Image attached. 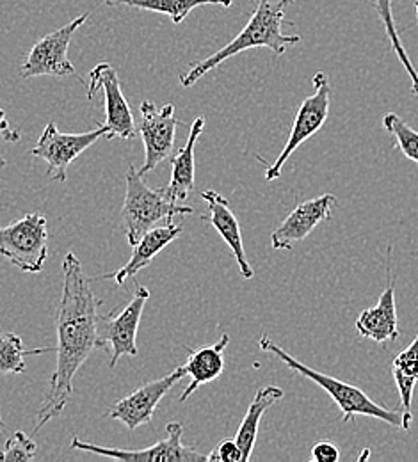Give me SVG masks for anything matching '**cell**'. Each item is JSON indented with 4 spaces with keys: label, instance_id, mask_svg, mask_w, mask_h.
<instances>
[{
    "label": "cell",
    "instance_id": "1",
    "mask_svg": "<svg viewBox=\"0 0 418 462\" xmlns=\"http://www.w3.org/2000/svg\"><path fill=\"white\" fill-rule=\"evenodd\" d=\"M98 306L102 300L95 297L91 280L84 274L82 263L75 253H68L62 260V290L56 313L58 331V363L51 379L47 399L38 411L34 434L51 420L60 416L73 395V379L98 342Z\"/></svg>",
    "mask_w": 418,
    "mask_h": 462
},
{
    "label": "cell",
    "instance_id": "2",
    "mask_svg": "<svg viewBox=\"0 0 418 462\" xmlns=\"http://www.w3.org/2000/svg\"><path fill=\"white\" fill-rule=\"evenodd\" d=\"M294 0H258V5L255 7L251 18L247 20L246 27L239 34L223 49L214 52L203 60H198L190 66L189 71L180 75L181 88L194 86L203 75L223 64L227 59L234 58L251 49H267L276 56H283L289 47H294L301 43L299 34H285V9Z\"/></svg>",
    "mask_w": 418,
    "mask_h": 462
},
{
    "label": "cell",
    "instance_id": "3",
    "mask_svg": "<svg viewBox=\"0 0 418 462\" xmlns=\"http://www.w3.org/2000/svg\"><path fill=\"white\" fill-rule=\"evenodd\" d=\"M126 190H125V201L121 208V221L125 235L130 245H135L146 233L157 226L172 225L173 217L177 216H190L194 214L192 207H187L183 203H175L170 194L164 189H150L143 174L128 166L126 174Z\"/></svg>",
    "mask_w": 418,
    "mask_h": 462
},
{
    "label": "cell",
    "instance_id": "4",
    "mask_svg": "<svg viewBox=\"0 0 418 462\" xmlns=\"http://www.w3.org/2000/svg\"><path fill=\"white\" fill-rule=\"evenodd\" d=\"M258 346H260V350L269 352L274 357H278L280 361H283L287 365V368L298 372L302 377H306L311 383H315L317 386H320L333 399V402L339 405V409L342 411V420L346 423L355 421L357 416H370V418L381 420L395 429H403V412L376 404L363 390H359L357 386H353L349 383H342L331 375H326L322 372H317V370L306 366L294 356H291L285 348H282L276 342H273L269 335H262L258 340Z\"/></svg>",
    "mask_w": 418,
    "mask_h": 462
},
{
    "label": "cell",
    "instance_id": "5",
    "mask_svg": "<svg viewBox=\"0 0 418 462\" xmlns=\"http://www.w3.org/2000/svg\"><path fill=\"white\" fill-rule=\"evenodd\" d=\"M0 254L22 273H42L49 256V230L45 216L27 214L20 221L2 226Z\"/></svg>",
    "mask_w": 418,
    "mask_h": 462
},
{
    "label": "cell",
    "instance_id": "6",
    "mask_svg": "<svg viewBox=\"0 0 418 462\" xmlns=\"http://www.w3.org/2000/svg\"><path fill=\"white\" fill-rule=\"evenodd\" d=\"M311 82H313V93L308 98H304L302 104L299 106L298 115L293 123V130L289 134V139H287L282 153L265 171L267 181L280 178L287 161L296 153V150L304 141H308L313 134H317L324 126V123L330 116L331 86H330L328 75L324 71H317L313 75Z\"/></svg>",
    "mask_w": 418,
    "mask_h": 462
},
{
    "label": "cell",
    "instance_id": "7",
    "mask_svg": "<svg viewBox=\"0 0 418 462\" xmlns=\"http://www.w3.org/2000/svg\"><path fill=\"white\" fill-rule=\"evenodd\" d=\"M89 14L84 13L75 20L68 22L58 31L43 36L27 54L20 68V75L23 79H36V77H75L80 79L75 66L68 59V49L71 43L73 34L88 22Z\"/></svg>",
    "mask_w": 418,
    "mask_h": 462
},
{
    "label": "cell",
    "instance_id": "8",
    "mask_svg": "<svg viewBox=\"0 0 418 462\" xmlns=\"http://www.w3.org/2000/svg\"><path fill=\"white\" fill-rule=\"evenodd\" d=\"M107 125L84 134H64L58 130L54 121H51L31 153L47 162V176H52L56 181H66L70 164L88 148H91L100 137H107Z\"/></svg>",
    "mask_w": 418,
    "mask_h": 462
},
{
    "label": "cell",
    "instance_id": "9",
    "mask_svg": "<svg viewBox=\"0 0 418 462\" xmlns=\"http://www.w3.org/2000/svg\"><path fill=\"white\" fill-rule=\"evenodd\" d=\"M183 425L179 421H172L166 425V438L148 448L143 450H121V448H106L79 438H73L70 443L71 450H82L88 454L118 459L123 462H198L207 461L209 456L185 447L181 443Z\"/></svg>",
    "mask_w": 418,
    "mask_h": 462
},
{
    "label": "cell",
    "instance_id": "10",
    "mask_svg": "<svg viewBox=\"0 0 418 462\" xmlns=\"http://www.w3.org/2000/svg\"><path fill=\"white\" fill-rule=\"evenodd\" d=\"M150 299V290L137 285V290L130 302L121 310L120 313L100 315L98 320V342L100 348L109 346L111 361L109 366L115 368L121 356H137V331L143 317V310Z\"/></svg>",
    "mask_w": 418,
    "mask_h": 462
},
{
    "label": "cell",
    "instance_id": "11",
    "mask_svg": "<svg viewBox=\"0 0 418 462\" xmlns=\"http://www.w3.org/2000/svg\"><path fill=\"white\" fill-rule=\"evenodd\" d=\"M179 119L175 116V106L166 104L164 107H157L150 100L141 102V139L144 144V164L139 174L153 171L159 164L172 159L175 153V139H177Z\"/></svg>",
    "mask_w": 418,
    "mask_h": 462
},
{
    "label": "cell",
    "instance_id": "12",
    "mask_svg": "<svg viewBox=\"0 0 418 462\" xmlns=\"http://www.w3.org/2000/svg\"><path fill=\"white\" fill-rule=\"evenodd\" d=\"M102 91L106 98V125L109 134L106 139L120 137V139H134L135 137V119L130 111V106L123 95L120 79L116 69L109 62H100L89 71V89L88 98Z\"/></svg>",
    "mask_w": 418,
    "mask_h": 462
},
{
    "label": "cell",
    "instance_id": "13",
    "mask_svg": "<svg viewBox=\"0 0 418 462\" xmlns=\"http://www.w3.org/2000/svg\"><path fill=\"white\" fill-rule=\"evenodd\" d=\"M185 375L187 374L181 365L175 372L139 386L135 392L116 402L109 411V416L121 421L128 430H135L141 425H148L153 420L157 405L161 404L166 393L172 392V388H175Z\"/></svg>",
    "mask_w": 418,
    "mask_h": 462
},
{
    "label": "cell",
    "instance_id": "14",
    "mask_svg": "<svg viewBox=\"0 0 418 462\" xmlns=\"http://www.w3.org/2000/svg\"><path fill=\"white\" fill-rule=\"evenodd\" d=\"M339 199L333 194H322L310 201L298 205L287 219L273 231L271 245L273 249H291L294 244L308 238V235L315 230L320 223L330 221L333 208Z\"/></svg>",
    "mask_w": 418,
    "mask_h": 462
},
{
    "label": "cell",
    "instance_id": "15",
    "mask_svg": "<svg viewBox=\"0 0 418 462\" xmlns=\"http://www.w3.org/2000/svg\"><path fill=\"white\" fill-rule=\"evenodd\" d=\"M181 235V226L164 225L148 231L135 245H132V256L130 260L115 273L97 276L95 282H106L111 280L116 285H125L128 280H134L143 269H146L157 254H161L172 242H175Z\"/></svg>",
    "mask_w": 418,
    "mask_h": 462
},
{
    "label": "cell",
    "instance_id": "16",
    "mask_svg": "<svg viewBox=\"0 0 418 462\" xmlns=\"http://www.w3.org/2000/svg\"><path fill=\"white\" fill-rule=\"evenodd\" d=\"M359 337L368 338L379 346L397 342L401 337L397 304H395V283L388 282L386 289L379 295L377 304L363 310L357 319Z\"/></svg>",
    "mask_w": 418,
    "mask_h": 462
},
{
    "label": "cell",
    "instance_id": "17",
    "mask_svg": "<svg viewBox=\"0 0 418 462\" xmlns=\"http://www.w3.org/2000/svg\"><path fill=\"white\" fill-rule=\"evenodd\" d=\"M201 198L205 199L209 212H210L209 223L214 226V230L221 235V238L227 242V245L232 249V253L237 260L240 276L244 280H251L255 276V273L247 262L239 221L230 208V201L216 190H205V192H201Z\"/></svg>",
    "mask_w": 418,
    "mask_h": 462
},
{
    "label": "cell",
    "instance_id": "18",
    "mask_svg": "<svg viewBox=\"0 0 418 462\" xmlns=\"http://www.w3.org/2000/svg\"><path fill=\"white\" fill-rule=\"evenodd\" d=\"M230 344V337L223 335L219 342L212 346H198L190 350L183 368L185 374L190 377V384L180 395L179 402H185L200 386L214 383L221 377L225 370V348Z\"/></svg>",
    "mask_w": 418,
    "mask_h": 462
},
{
    "label": "cell",
    "instance_id": "19",
    "mask_svg": "<svg viewBox=\"0 0 418 462\" xmlns=\"http://www.w3.org/2000/svg\"><path fill=\"white\" fill-rule=\"evenodd\" d=\"M203 128H205V117L200 116L194 119L190 126L185 146L172 159V180L166 185V192L175 203H185V199L194 189V178H196L194 150L200 135L203 134Z\"/></svg>",
    "mask_w": 418,
    "mask_h": 462
},
{
    "label": "cell",
    "instance_id": "20",
    "mask_svg": "<svg viewBox=\"0 0 418 462\" xmlns=\"http://www.w3.org/2000/svg\"><path fill=\"white\" fill-rule=\"evenodd\" d=\"M392 375L395 379L403 404V430H410L413 421V395L418 383V335L417 338L392 361Z\"/></svg>",
    "mask_w": 418,
    "mask_h": 462
},
{
    "label": "cell",
    "instance_id": "21",
    "mask_svg": "<svg viewBox=\"0 0 418 462\" xmlns=\"http://www.w3.org/2000/svg\"><path fill=\"white\" fill-rule=\"evenodd\" d=\"M282 399H283V390L278 386H264L255 393L236 436V441L242 452V462L249 461L253 456V448L258 438V427L264 412Z\"/></svg>",
    "mask_w": 418,
    "mask_h": 462
},
{
    "label": "cell",
    "instance_id": "22",
    "mask_svg": "<svg viewBox=\"0 0 418 462\" xmlns=\"http://www.w3.org/2000/svg\"><path fill=\"white\" fill-rule=\"evenodd\" d=\"M106 5H125V7H135L143 11L161 13L172 18L173 23L180 25L190 11L201 5H219V7H232L234 0H104Z\"/></svg>",
    "mask_w": 418,
    "mask_h": 462
},
{
    "label": "cell",
    "instance_id": "23",
    "mask_svg": "<svg viewBox=\"0 0 418 462\" xmlns=\"http://www.w3.org/2000/svg\"><path fill=\"white\" fill-rule=\"evenodd\" d=\"M54 348H25L23 340L13 333H0V375H20L25 372V357L52 352Z\"/></svg>",
    "mask_w": 418,
    "mask_h": 462
},
{
    "label": "cell",
    "instance_id": "24",
    "mask_svg": "<svg viewBox=\"0 0 418 462\" xmlns=\"http://www.w3.org/2000/svg\"><path fill=\"white\" fill-rule=\"evenodd\" d=\"M376 4V14L379 16L385 31H386V36L392 43V49L394 52L397 54V58L401 60V64L404 66L406 73L410 75V80H412V91L413 95L418 97V69L415 68V64L412 62V59L408 56L403 42H401V36H399V31L395 27V18H394V11H392V0H374Z\"/></svg>",
    "mask_w": 418,
    "mask_h": 462
},
{
    "label": "cell",
    "instance_id": "25",
    "mask_svg": "<svg viewBox=\"0 0 418 462\" xmlns=\"http://www.w3.org/2000/svg\"><path fill=\"white\" fill-rule=\"evenodd\" d=\"M383 128L395 139L401 153L418 164V132L410 126L401 116L388 113L383 117Z\"/></svg>",
    "mask_w": 418,
    "mask_h": 462
},
{
    "label": "cell",
    "instance_id": "26",
    "mask_svg": "<svg viewBox=\"0 0 418 462\" xmlns=\"http://www.w3.org/2000/svg\"><path fill=\"white\" fill-rule=\"evenodd\" d=\"M38 445L31 436L16 430L0 452V462H31L36 459Z\"/></svg>",
    "mask_w": 418,
    "mask_h": 462
},
{
    "label": "cell",
    "instance_id": "27",
    "mask_svg": "<svg viewBox=\"0 0 418 462\" xmlns=\"http://www.w3.org/2000/svg\"><path fill=\"white\" fill-rule=\"evenodd\" d=\"M209 462H242V452L236 439L221 441L212 454H209Z\"/></svg>",
    "mask_w": 418,
    "mask_h": 462
},
{
    "label": "cell",
    "instance_id": "28",
    "mask_svg": "<svg viewBox=\"0 0 418 462\" xmlns=\"http://www.w3.org/2000/svg\"><path fill=\"white\" fill-rule=\"evenodd\" d=\"M311 461L313 462H339L340 461V448L331 441H320L311 448Z\"/></svg>",
    "mask_w": 418,
    "mask_h": 462
},
{
    "label": "cell",
    "instance_id": "29",
    "mask_svg": "<svg viewBox=\"0 0 418 462\" xmlns=\"http://www.w3.org/2000/svg\"><path fill=\"white\" fill-rule=\"evenodd\" d=\"M20 139H22L20 132L11 128V125H9L7 117H5V113L0 107V141H4V143H18Z\"/></svg>",
    "mask_w": 418,
    "mask_h": 462
},
{
    "label": "cell",
    "instance_id": "30",
    "mask_svg": "<svg viewBox=\"0 0 418 462\" xmlns=\"http://www.w3.org/2000/svg\"><path fill=\"white\" fill-rule=\"evenodd\" d=\"M4 166H5V159L0 157V168H4Z\"/></svg>",
    "mask_w": 418,
    "mask_h": 462
},
{
    "label": "cell",
    "instance_id": "31",
    "mask_svg": "<svg viewBox=\"0 0 418 462\" xmlns=\"http://www.w3.org/2000/svg\"><path fill=\"white\" fill-rule=\"evenodd\" d=\"M415 13H417V25H418V0H415Z\"/></svg>",
    "mask_w": 418,
    "mask_h": 462
},
{
    "label": "cell",
    "instance_id": "32",
    "mask_svg": "<svg viewBox=\"0 0 418 462\" xmlns=\"http://www.w3.org/2000/svg\"><path fill=\"white\" fill-rule=\"evenodd\" d=\"M0 427H2V418H0Z\"/></svg>",
    "mask_w": 418,
    "mask_h": 462
}]
</instances>
